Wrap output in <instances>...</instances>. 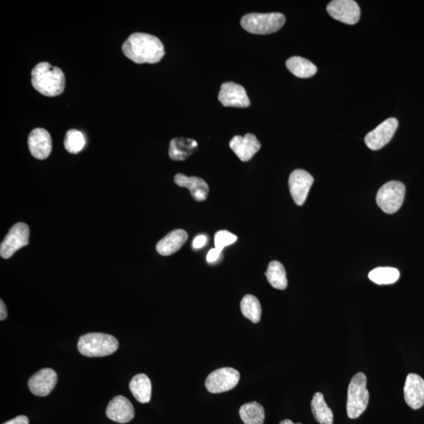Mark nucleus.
I'll use <instances>...</instances> for the list:
<instances>
[{"label": "nucleus", "mask_w": 424, "mask_h": 424, "mask_svg": "<svg viewBox=\"0 0 424 424\" xmlns=\"http://www.w3.org/2000/svg\"><path fill=\"white\" fill-rule=\"evenodd\" d=\"M28 146L32 157L38 160L46 159L52 151L50 133L44 129L32 131L28 139Z\"/></svg>", "instance_id": "2eb2a0df"}, {"label": "nucleus", "mask_w": 424, "mask_h": 424, "mask_svg": "<svg viewBox=\"0 0 424 424\" xmlns=\"http://www.w3.org/2000/svg\"><path fill=\"white\" fill-rule=\"evenodd\" d=\"M30 420L28 417L25 416H18L15 419L11 420L3 424H29Z\"/></svg>", "instance_id": "2f4dec72"}, {"label": "nucleus", "mask_w": 424, "mask_h": 424, "mask_svg": "<svg viewBox=\"0 0 424 424\" xmlns=\"http://www.w3.org/2000/svg\"><path fill=\"white\" fill-rule=\"evenodd\" d=\"M279 424H302V423H295L290 420H285L281 421Z\"/></svg>", "instance_id": "72a5a7b5"}, {"label": "nucleus", "mask_w": 424, "mask_h": 424, "mask_svg": "<svg viewBox=\"0 0 424 424\" xmlns=\"http://www.w3.org/2000/svg\"><path fill=\"white\" fill-rule=\"evenodd\" d=\"M271 286L279 290H285L288 286L286 271L284 266L278 261H272L269 264L265 274Z\"/></svg>", "instance_id": "393cba45"}, {"label": "nucleus", "mask_w": 424, "mask_h": 424, "mask_svg": "<svg viewBox=\"0 0 424 424\" xmlns=\"http://www.w3.org/2000/svg\"><path fill=\"white\" fill-rule=\"evenodd\" d=\"M124 56L137 64H154L165 55L160 40L146 33L136 32L131 35L122 46Z\"/></svg>", "instance_id": "f257e3e1"}, {"label": "nucleus", "mask_w": 424, "mask_h": 424, "mask_svg": "<svg viewBox=\"0 0 424 424\" xmlns=\"http://www.w3.org/2000/svg\"><path fill=\"white\" fill-rule=\"evenodd\" d=\"M174 181L179 186L188 188L195 200H205L210 193V188L203 179L194 176L187 177L183 174H177L174 176Z\"/></svg>", "instance_id": "a211bd4d"}, {"label": "nucleus", "mask_w": 424, "mask_h": 424, "mask_svg": "<svg viewBox=\"0 0 424 424\" xmlns=\"http://www.w3.org/2000/svg\"><path fill=\"white\" fill-rule=\"evenodd\" d=\"M314 181L311 174L305 170L297 169L292 172L288 179V186L296 205L302 206L305 203Z\"/></svg>", "instance_id": "9b49d317"}, {"label": "nucleus", "mask_w": 424, "mask_h": 424, "mask_svg": "<svg viewBox=\"0 0 424 424\" xmlns=\"http://www.w3.org/2000/svg\"><path fill=\"white\" fill-rule=\"evenodd\" d=\"M198 150L196 141L186 138H176L171 141L169 157L176 161H183Z\"/></svg>", "instance_id": "aec40b11"}, {"label": "nucleus", "mask_w": 424, "mask_h": 424, "mask_svg": "<svg viewBox=\"0 0 424 424\" xmlns=\"http://www.w3.org/2000/svg\"><path fill=\"white\" fill-rule=\"evenodd\" d=\"M240 373L233 368H221L214 370L205 381V387L212 394L229 392L238 385Z\"/></svg>", "instance_id": "6e6552de"}, {"label": "nucleus", "mask_w": 424, "mask_h": 424, "mask_svg": "<svg viewBox=\"0 0 424 424\" xmlns=\"http://www.w3.org/2000/svg\"><path fill=\"white\" fill-rule=\"evenodd\" d=\"M404 398L407 405L418 409L424 405V380L421 376L411 373L406 377L404 387Z\"/></svg>", "instance_id": "4468645a"}, {"label": "nucleus", "mask_w": 424, "mask_h": 424, "mask_svg": "<svg viewBox=\"0 0 424 424\" xmlns=\"http://www.w3.org/2000/svg\"><path fill=\"white\" fill-rule=\"evenodd\" d=\"M57 382L58 375L55 370L43 368L31 377L28 386L32 394L46 397L56 387Z\"/></svg>", "instance_id": "ddd939ff"}, {"label": "nucleus", "mask_w": 424, "mask_h": 424, "mask_svg": "<svg viewBox=\"0 0 424 424\" xmlns=\"http://www.w3.org/2000/svg\"><path fill=\"white\" fill-rule=\"evenodd\" d=\"M118 340L114 336L100 333L85 334L79 339L78 351L90 358L109 356L117 351Z\"/></svg>", "instance_id": "7ed1b4c3"}, {"label": "nucleus", "mask_w": 424, "mask_h": 424, "mask_svg": "<svg viewBox=\"0 0 424 424\" xmlns=\"http://www.w3.org/2000/svg\"><path fill=\"white\" fill-rule=\"evenodd\" d=\"M8 318V309H6V305L4 301L0 300V321H4Z\"/></svg>", "instance_id": "473e14b6"}, {"label": "nucleus", "mask_w": 424, "mask_h": 424, "mask_svg": "<svg viewBox=\"0 0 424 424\" xmlns=\"http://www.w3.org/2000/svg\"><path fill=\"white\" fill-rule=\"evenodd\" d=\"M106 416L114 422L127 423L134 419V409L131 402L125 397L117 396L108 405Z\"/></svg>", "instance_id": "f3484780"}, {"label": "nucleus", "mask_w": 424, "mask_h": 424, "mask_svg": "<svg viewBox=\"0 0 424 424\" xmlns=\"http://www.w3.org/2000/svg\"><path fill=\"white\" fill-rule=\"evenodd\" d=\"M311 410L316 421L320 424H333V413L321 393L318 392L314 395Z\"/></svg>", "instance_id": "5701e85b"}, {"label": "nucleus", "mask_w": 424, "mask_h": 424, "mask_svg": "<svg viewBox=\"0 0 424 424\" xmlns=\"http://www.w3.org/2000/svg\"><path fill=\"white\" fill-rule=\"evenodd\" d=\"M286 66L293 75L299 78H309L315 75L318 69L309 60L300 56H294L287 60Z\"/></svg>", "instance_id": "4be33fe9"}, {"label": "nucleus", "mask_w": 424, "mask_h": 424, "mask_svg": "<svg viewBox=\"0 0 424 424\" xmlns=\"http://www.w3.org/2000/svg\"><path fill=\"white\" fill-rule=\"evenodd\" d=\"M219 100L225 107L247 108L250 106V100H249L244 87L233 82L221 84Z\"/></svg>", "instance_id": "f8f14e48"}, {"label": "nucleus", "mask_w": 424, "mask_h": 424, "mask_svg": "<svg viewBox=\"0 0 424 424\" xmlns=\"http://www.w3.org/2000/svg\"><path fill=\"white\" fill-rule=\"evenodd\" d=\"M231 149L243 162L250 160L261 148L259 141L252 134H246L244 137L234 136L230 141Z\"/></svg>", "instance_id": "dca6fc26"}, {"label": "nucleus", "mask_w": 424, "mask_h": 424, "mask_svg": "<svg viewBox=\"0 0 424 424\" xmlns=\"http://www.w3.org/2000/svg\"><path fill=\"white\" fill-rule=\"evenodd\" d=\"M30 228L24 223L13 225L0 245V255L10 259L22 248L29 245Z\"/></svg>", "instance_id": "0eeeda50"}, {"label": "nucleus", "mask_w": 424, "mask_h": 424, "mask_svg": "<svg viewBox=\"0 0 424 424\" xmlns=\"http://www.w3.org/2000/svg\"><path fill=\"white\" fill-rule=\"evenodd\" d=\"M400 272L393 267H378L368 274V278L379 285H392L398 281Z\"/></svg>", "instance_id": "a878e982"}, {"label": "nucleus", "mask_w": 424, "mask_h": 424, "mask_svg": "<svg viewBox=\"0 0 424 424\" xmlns=\"http://www.w3.org/2000/svg\"><path fill=\"white\" fill-rule=\"evenodd\" d=\"M406 186L401 181H390L376 195V203L383 212L394 214L400 210L405 199Z\"/></svg>", "instance_id": "423d86ee"}, {"label": "nucleus", "mask_w": 424, "mask_h": 424, "mask_svg": "<svg viewBox=\"0 0 424 424\" xmlns=\"http://www.w3.org/2000/svg\"><path fill=\"white\" fill-rule=\"evenodd\" d=\"M368 401L366 376L363 373H356L348 387L347 413L349 418H359L366 411Z\"/></svg>", "instance_id": "39448f33"}, {"label": "nucleus", "mask_w": 424, "mask_h": 424, "mask_svg": "<svg viewBox=\"0 0 424 424\" xmlns=\"http://www.w3.org/2000/svg\"><path fill=\"white\" fill-rule=\"evenodd\" d=\"M398 127L399 121L395 118H389L383 121L367 134L365 139L366 146L372 150L382 149L392 139Z\"/></svg>", "instance_id": "1a4fd4ad"}, {"label": "nucleus", "mask_w": 424, "mask_h": 424, "mask_svg": "<svg viewBox=\"0 0 424 424\" xmlns=\"http://www.w3.org/2000/svg\"><path fill=\"white\" fill-rule=\"evenodd\" d=\"M221 252V251H220L219 249L217 248L211 249L210 252H208L207 255V261L210 262V264H212V262L218 260L220 257Z\"/></svg>", "instance_id": "c756f323"}, {"label": "nucleus", "mask_w": 424, "mask_h": 424, "mask_svg": "<svg viewBox=\"0 0 424 424\" xmlns=\"http://www.w3.org/2000/svg\"><path fill=\"white\" fill-rule=\"evenodd\" d=\"M237 240V236L227 231H220L214 235V246L220 251H223L225 247L233 245Z\"/></svg>", "instance_id": "c85d7f7f"}, {"label": "nucleus", "mask_w": 424, "mask_h": 424, "mask_svg": "<svg viewBox=\"0 0 424 424\" xmlns=\"http://www.w3.org/2000/svg\"><path fill=\"white\" fill-rule=\"evenodd\" d=\"M65 150L70 153L82 152L86 145L84 134L76 129H71L65 134L64 140Z\"/></svg>", "instance_id": "cd10ccee"}, {"label": "nucleus", "mask_w": 424, "mask_h": 424, "mask_svg": "<svg viewBox=\"0 0 424 424\" xmlns=\"http://www.w3.org/2000/svg\"><path fill=\"white\" fill-rule=\"evenodd\" d=\"M240 309L245 317L255 324L259 322L262 307L259 300L252 295H246L240 302Z\"/></svg>", "instance_id": "bb28decb"}, {"label": "nucleus", "mask_w": 424, "mask_h": 424, "mask_svg": "<svg viewBox=\"0 0 424 424\" xmlns=\"http://www.w3.org/2000/svg\"><path fill=\"white\" fill-rule=\"evenodd\" d=\"M207 237L204 235L198 236L193 241V247L195 249L203 248L207 244Z\"/></svg>", "instance_id": "7c9ffc66"}, {"label": "nucleus", "mask_w": 424, "mask_h": 424, "mask_svg": "<svg viewBox=\"0 0 424 424\" xmlns=\"http://www.w3.org/2000/svg\"><path fill=\"white\" fill-rule=\"evenodd\" d=\"M285 23L281 13H248L241 18L242 28L252 34L267 35L280 30Z\"/></svg>", "instance_id": "20e7f679"}, {"label": "nucleus", "mask_w": 424, "mask_h": 424, "mask_svg": "<svg viewBox=\"0 0 424 424\" xmlns=\"http://www.w3.org/2000/svg\"><path fill=\"white\" fill-rule=\"evenodd\" d=\"M32 84L44 96L56 97L65 90V77L58 67L49 63H40L32 71Z\"/></svg>", "instance_id": "f03ea898"}, {"label": "nucleus", "mask_w": 424, "mask_h": 424, "mask_svg": "<svg viewBox=\"0 0 424 424\" xmlns=\"http://www.w3.org/2000/svg\"><path fill=\"white\" fill-rule=\"evenodd\" d=\"M239 414L245 424H264V409L257 401L245 404L240 407Z\"/></svg>", "instance_id": "b1692460"}, {"label": "nucleus", "mask_w": 424, "mask_h": 424, "mask_svg": "<svg viewBox=\"0 0 424 424\" xmlns=\"http://www.w3.org/2000/svg\"><path fill=\"white\" fill-rule=\"evenodd\" d=\"M187 239L188 233L185 231L180 229L174 230L158 242L156 246L157 252L163 257H168L178 252Z\"/></svg>", "instance_id": "6ab92c4d"}, {"label": "nucleus", "mask_w": 424, "mask_h": 424, "mask_svg": "<svg viewBox=\"0 0 424 424\" xmlns=\"http://www.w3.org/2000/svg\"><path fill=\"white\" fill-rule=\"evenodd\" d=\"M330 16L347 25H354L359 21L361 11L354 0H334L327 6Z\"/></svg>", "instance_id": "9d476101"}, {"label": "nucleus", "mask_w": 424, "mask_h": 424, "mask_svg": "<svg viewBox=\"0 0 424 424\" xmlns=\"http://www.w3.org/2000/svg\"><path fill=\"white\" fill-rule=\"evenodd\" d=\"M130 390L134 398L140 403L150 402L152 395V383L146 375H134L130 382Z\"/></svg>", "instance_id": "412c9836"}]
</instances>
